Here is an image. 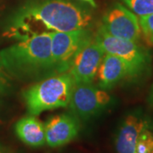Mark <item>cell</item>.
Wrapping results in <instances>:
<instances>
[{
	"label": "cell",
	"instance_id": "obj_15",
	"mask_svg": "<svg viewBox=\"0 0 153 153\" xmlns=\"http://www.w3.org/2000/svg\"><path fill=\"white\" fill-rule=\"evenodd\" d=\"M141 32L148 41L153 45V14L139 18Z\"/></svg>",
	"mask_w": 153,
	"mask_h": 153
},
{
	"label": "cell",
	"instance_id": "obj_5",
	"mask_svg": "<svg viewBox=\"0 0 153 153\" xmlns=\"http://www.w3.org/2000/svg\"><path fill=\"white\" fill-rule=\"evenodd\" d=\"M111 105L112 97L107 90L93 82H75L68 107L79 120L87 121L100 115Z\"/></svg>",
	"mask_w": 153,
	"mask_h": 153
},
{
	"label": "cell",
	"instance_id": "obj_4",
	"mask_svg": "<svg viewBox=\"0 0 153 153\" xmlns=\"http://www.w3.org/2000/svg\"><path fill=\"white\" fill-rule=\"evenodd\" d=\"M94 39L104 49L105 53L116 55L125 61L131 69L133 78L142 75L149 69L151 54L147 49L136 42L113 37L100 26L94 33Z\"/></svg>",
	"mask_w": 153,
	"mask_h": 153
},
{
	"label": "cell",
	"instance_id": "obj_1",
	"mask_svg": "<svg viewBox=\"0 0 153 153\" xmlns=\"http://www.w3.org/2000/svg\"><path fill=\"white\" fill-rule=\"evenodd\" d=\"M94 16L87 6L71 0H30L6 22L4 35L16 41L44 33L91 28Z\"/></svg>",
	"mask_w": 153,
	"mask_h": 153
},
{
	"label": "cell",
	"instance_id": "obj_10",
	"mask_svg": "<svg viewBox=\"0 0 153 153\" xmlns=\"http://www.w3.org/2000/svg\"><path fill=\"white\" fill-rule=\"evenodd\" d=\"M79 121L71 112L49 117L44 123L46 144L49 147L56 148L71 142L80 131Z\"/></svg>",
	"mask_w": 153,
	"mask_h": 153
},
{
	"label": "cell",
	"instance_id": "obj_8",
	"mask_svg": "<svg viewBox=\"0 0 153 153\" xmlns=\"http://www.w3.org/2000/svg\"><path fill=\"white\" fill-rule=\"evenodd\" d=\"M151 128L150 120L141 110H134L123 118L115 138L117 153H135L140 134Z\"/></svg>",
	"mask_w": 153,
	"mask_h": 153
},
{
	"label": "cell",
	"instance_id": "obj_2",
	"mask_svg": "<svg viewBox=\"0 0 153 153\" xmlns=\"http://www.w3.org/2000/svg\"><path fill=\"white\" fill-rule=\"evenodd\" d=\"M0 60L11 76L22 81L38 82L56 75L50 33L16 41L0 50Z\"/></svg>",
	"mask_w": 153,
	"mask_h": 153
},
{
	"label": "cell",
	"instance_id": "obj_9",
	"mask_svg": "<svg viewBox=\"0 0 153 153\" xmlns=\"http://www.w3.org/2000/svg\"><path fill=\"white\" fill-rule=\"evenodd\" d=\"M104 55V49L94 37L76 55L68 71L74 82H93Z\"/></svg>",
	"mask_w": 153,
	"mask_h": 153
},
{
	"label": "cell",
	"instance_id": "obj_12",
	"mask_svg": "<svg viewBox=\"0 0 153 153\" xmlns=\"http://www.w3.org/2000/svg\"><path fill=\"white\" fill-rule=\"evenodd\" d=\"M17 137L31 147H41L46 144L44 124L36 116L29 115L17 122L15 126Z\"/></svg>",
	"mask_w": 153,
	"mask_h": 153
},
{
	"label": "cell",
	"instance_id": "obj_13",
	"mask_svg": "<svg viewBox=\"0 0 153 153\" xmlns=\"http://www.w3.org/2000/svg\"><path fill=\"white\" fill-rule=\"evenodd\" d=\"M130 10L139 16L153 14V0H121Z\"/></svg>",
	"mask_w": 153,
	"mask_h": 153
},
{
	"label": "cell",
	"instance_id": "obj_11",
	"mask_svg": "<svg viewBox=\"0 0 153 153\" xmlns=\"http://www.w3.org/2000/svg\"><path fill=\"white\" fill-rule=\"evenodd\" d=\"M99 87L109 90L126 78H133L130 67L125 61L116 55L105 53L97 71Z\"/></svg>",
	"mask_w": 153,
	"mask_h": 153
},
{
	"label": "cell",
	"instance_id": "obj_17",
	"mask_svg": "<svg viewBox=\"0 0 153 153\" xmlns=\"http://www.w3.org/2000/svg\"><path fill=\"white\" fill-rule=\"evenodd\" d=\"M147 101L150 105L153 106V84L152 86V88H151V90H150L149 95H148Z\"/></svg>",
	"mask_w": 153,
	"mask_h": 153
},
{
	"label": "cell",
	"instance_id": "obj_16",
	"mask_svg": "<svg viewBox=\"0 0 153 153\" xmlns=\"http://www.w3.org/2000/svg\"><path fill=\"white\" fill-rule=\"evenodd\" d=\"M11 89V76L6 71L0 60V94H4Z\"/></svg>",
	"mask_w": 153,
	"mask_h": 153
},
{
	"label": "cell",
	"instance_id": "obj_14",
	"mask_svg": "<svg viewBox=\"0 0 153 153\" xmlns=\"http://www.w3.org/2000/svg\"><path fill=\"white\" fill-rule=\"evenodd\" d=\"M135 153H153V132L150 128L140 134L137 140Z\"/></svg>",
	"mask_w": 153,
	"mask_h": 153
},
{
	"label": "cell",
	"instance_id": "obj_6",
	"mask_svg": "<svg viewBox=\"0 0 153 153\" xmlns=\"http://www.w3.org/2000/svg\"><path fill=\"white\" fill-rule=\"evenodd\" d=\"M51 52L55 73L69 71L76 56L94 37L91 28L51 33Z\"/></svg>",
	"mask_w": 153,
	"mask_h": 153
},
{
	"label": "cell",
	"instance_id": "obj_18",
	"mask_svg": "<svg viewBox=\"0 0 153 153\" xmlns=\"http://www.w3.org/2000/svg\"><path fill=\"white\" fill-rule=\"evenodd\" d=\"M82 1H84V2H86L88 4H89L92 6V7H94V8L96 7V4H95L94 0H82Z\"/></svg>",
	"mask_w": 153,
	"mask_h": 153
},
{
	"label": "cell",
	"instance_id": "obj_3",
	"mask_svg": "<svg viewBox=\"0 0 153 153\" xmlns=\"http://www.w3.org/2000/svg\"><path fill=\"white\" fill-rule=\"evenodd\" d=\"M74 84L73 77L66 71L48 76L28 87L22 97L29 115L38 116L46 111L68 107Z\"/></svg>",
	"mask_w": 153,
	"mask_h": 153
},
{
	"label": "cell",
	"instance_id": "obj_19",
	"mask_svg": "<svg viewBox=\"0 0 153 153\" xmlns=\"http://www.w3.org/2000/svg\"><path fill=\"white\" fill-rule=\"evenodd\" d=\"M0 153H10V152H8L7 150H6L5 148L3 146H1L0 145Z\"/></svg>",
	"mask_w": 153,
	"mask_h": 153
},
{
	"label": "cell",
	"instance_id": "obj_7",
	"mask_svg": "<svg viewBox=\"0 0 153 153\" xmlns=\"http://www.w3.org/2000/svg\"><path fill=\"white\" fill-rule=\"evenodd\" d=\"M110 35L137 42L141 28L139 18L120 3H115L105 11L100 25Z\"/></svg>",
	"mask_w": 153,
	"mask_h": 153
}]
</instances>
